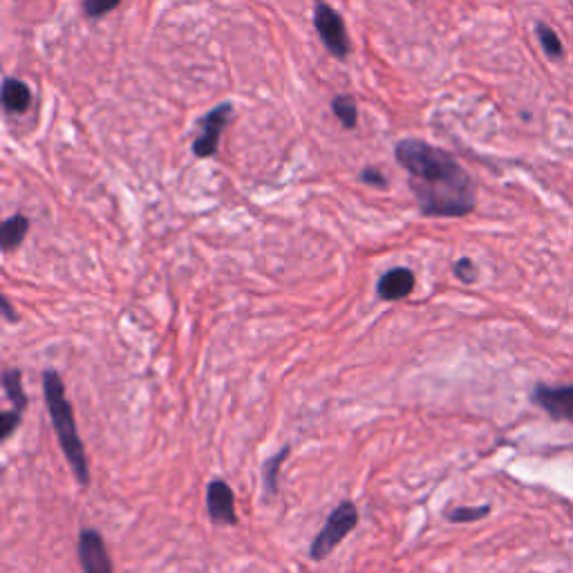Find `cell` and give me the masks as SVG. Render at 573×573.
I'll return each mask as SVG.
<instances>
[{
	"label": "cell",
	"mask_w": 573,
	"mask_h": 573,
	"mask_svg": "<svg viewBox=\"0 0 573 573\" xmlns=\"http://www.w3.org/2000/svg\"><path fill=\"white\" fill-rule=\"evenodd\" d=\"M359 520H361L359 506L352 500H343L341 504H336L332 513L327 515L323 529L318 531V535L314 538L312 547H309V558L314 562H323L325 558H330L338 544L359 526Z\"/></svg>",
	"instance_id": "obj_3"
},
{
	"label": "cell",
	"mask_w": 573,
	"mask_h": 573,
	"mask_svg": "<svg viewBox=\"0 0 573 573\" xmlns=\"http://www.w3.org/2000/svg\"><path fill=\"white\" fill-rule=\"evenodd\" d=\"M0 305H3V316H5V321H7V323H16V321H18V316H16L14 307H12V303H9V298H7V296H0Z\"/></svg>",
	"instance_id": "obj_21"
},
{
	"label": "cell",
	"mask_w": 573,
	"mask_h": 573,
	"mask_svg": "<svg viewBox=\"0 0 573 573\" xmlns=\"http://www.w3.org/2000/svg\"><path fill=\"white\" fill-rule=\"evenodd\" d=\"M79 562L83 573H115L108 547L97 529H83L79 535Z\"/></svg>",
	"instance_id": "obj_7"
},
{
	"label": "cell",
	"mask_w": 573,
	"mask_h": 573,
	"mask_svg": "<svg viewBox=\"0 0 573 573\" xmlns=\"http://www.w3.org/2000/svg\"><path fill=\"white\" fill-rule=\"evenodd\" d=\"M21 419H23V412H18V410H5L3 415H0V437L3 439H9L16 432V428L21 426Z\"/></svg>",
	"instance_id": "obj_18"
},
{
	"label": "cell",
	"mask_w": 573,
	"mask_h": 573,
	"mask_svg": "<svg viewBox=\"0 0 573 573\" xmlns=\"http://www.w3.org/2000/svg\"><path fill=\"white\" fill-rule=\"evenodd\" d=\"M314 25L316 32L321 36V41L325 43V48L330 50L338 59H345L347 52H350V41H347V32H345V23L343 18L338 16V12L318 0L316 9H314Z\"/></svg>",
	"instance_id": "obj_4"
},
{
	"label": "cell",
	"mask_w": 573,
	"mask_h": 573,
	"mask_svg": "<svg viewBox=\"0 0 573 573\" xmlns=\"http://www.w3.org/2000/svg\"><path fill=\"white\" fill-rule=\"evenodd\" d=\"M206 509L215 526H238L240 518L236 513V495L224 479H213L206 486Z\"/></svg>",
	"instance_id": "obj_6"
},
{
	"label": "cell",
	"mask_w": 573,
	"mask_h": 573,
	"mask_svg": "<svg viewBox=\"0 0 573 573\" xmlns=\"http://www.w3.org/2000/svg\"><path fill=\"white\" fill-rule=\"evenodd\" d=\"M394 155L410 175V191L426 218H464L475 209L471 175L446 150L421 139H401Z\"/></svg>",
	"instance_id": "obj_1"
},
{
	"label": "cell",
	"mask_w": 573,
	"mask_h": 573,
	"mask_svg": "<svg viewBox=\"0 0 573 573\" xmlns=\"http://www.w3.org/2000/svg\"><path fill=\"white\" fill-rule=\"evenodd\" d=\"M119 3H121V0H86V5H83V9H86V16L99 18L103 14L112 12V9H115Z\"/></svg>",
	"instance_id": "obj_19"
},
{
	"label": "cell",
	"mask_w": 573,
	"mask_h": 573,
	"mask_svg": "<svg viewBox=\"0 0 573 573\" xmlns=\"http://www.w3.org/2000/svg\"><path fill=\"white\" fill-rule=\"evenodd\" d=\"M415 274L408 267H394L388 269L385 274L379 278L377 283V296L385 303H394V300H403L408 298L412 291H415Z\"/></svg>",
	"instance_id": "obj_9"
},
{
	"label": "cell",
	"mask_w": 573,
	"mask_h": 573,
	"mask_svg": "<svg viewBox=\"0 0 573 573\" xmlns=\"http://www.w3.org/2000/svg\"><path fill=\"white\" fill-rule=\"evenodd\" d=\"M43 394H45V406L50 412L52 428L56 432V439H59V446L63 450L65 459L72 468V475L77 479L79 486H90V464H88V453L86 446H83L77 421H74V410L72 403L65 397V385L61 374L56 370H45L43 372Z\"/></svg>",
	"instance_id": "obj_2"
},
{
	"label": "cell",
	"mask_w": 573,
	"mask_h": 573,
	"mask_svg": "<svg viewBox=\"0 0 573 573\" xmlns=\"http://www.w3.org/2000/svg\"><path fill=\"white\" fill-rule=\"evenodd\" d=\"M32 103V92L23 81L7 77L3 81V106L7 112H25Z\"/></svg>",
	"instance_id": "obj_10"
},
{
	"label": "cell",
	"mask_w": 573,
	"mask_h": 573,
	"mask_svg": "<svg viewBox=\"0 0 573 573\" xmlns=\"http://www.w3.org/2000/svg\"><path fill=\"white\" fill-rule=\"evenodd\" d=\"M538 36H540V43H542L544 52H547L551 59H560V56H562V43L556 36V32H553L551 27H547V25H538Z\"/></svg>",
	"instance_id": "obj_16"
},
{
	"label": "cell",
	"mask_w": 573,
	"mask_h": 573,
	"mask_svg": "<svg viewBox=\"0 0 573 573\" xmlns=\"http://www.w3.org/2000/svg\"><path fill=\"white\" fill-rule=\"evenodd\" d=\"M453 274L459 280H462V283L473 285L475 280H477V276H479V269H477V265L471 258H459L453 265Z\"/></svg>",
	"instance_id": "obj_17"
},
{
	"label": "cell",
	"mask_w": 573,
	"mask_h": 573,
	"mask_svg": "<svg viewBox=\"0 0 573 573\" xmlns=\"http://www.w3.org/2000/svg\"><path fill=\"white\" fill-rule=\"evenodd\" d=\"M291 453V446H283L276 455H271L265 466H262V482H265V493L267 495H278V479H280V468L287 462V457Z\"/></svg>",
	"instance_id": "obj_12"
},
{
	"label": "cell",
	"mask_w": 573,
	"mask_h": 573,
	"mask_svg": "<svg viewBox=\"0 0 573 573\" xmlns=\"http://www.w3.org/2000/svg\"><path fill=\"white\" fill-rule=\"evenodd\" d=\"M332 110H334L336 119L341 121L345 128L352 130L356 126V121H359V106H356V101L352 97H347V95L336 97L332 101Z\"/></svg>",
	"instance_id": "obj_15"
},
{
	"label": "cell",
	"mask_w": 573,
	"mask_h": 573,
	"mask_svg": "<svg viewBox=\"0 0 573 573\" xmlns=\"http://www.w3.org/2000/svg\"><path fill=\"white\" fill-rule=\"evenodd\" d=\"M533 403L551 419L573 421V383L571 385H538L533 390Z\"/></svg>",
	"instance_id": "obj_8"
},
{
	"label": "cell",
	"mask_w": 573,
	"mask_h": 573,
	"mask_svg": "<svg viewBox=\"0 0 573 573\" xmlns=\"http://www.w3.org/2000/svg\"><path fill=\"white\" fill-rule=\"evenodd\" d=\"M3 390L5 397L12 401L14 410L25 412L27 408V394L23 390V372L18 368H7L3 372Z\"/></svg>",
	"instance_id": "obj_13"
},
{
	"label": "cell",
	"mask_w": 573,
	"mask_h": 573,
	"mask_svg": "<svg viewBox=\"0 0 573 573\" xmlns=\"http://www.w3.org/2000/svg\"><path fill=\"white\" fill-rule=\"evenodd\" d=\"M233 117V106L231 103H220L218 108H213L209 115H204L200 119V135L195 137L193 142V153L197 157H211L218 153V144H220V137L224 133V128Z\"/></svg>",
	"instance_id": "obj_5"
},
{
	"label": "cell",
	"mask_w": 573,
	"mask_h": 573,
	"mask_svg": "<svg viewBox=\"0 0 573 573\" xmlns=\"http://www.w3.org/2000/svg\"><path fill=\"white\" fill-rule=\"evenodd\" d=\"M491 513V506L482 504V506H455V509L446 511V520L453 524H471L477 520L488 518Z\"/></svg>",
	"instance_id": "obj_14"
},
{
	"label": "cell",
	"mask_w": 573,
	"mask_h": 573,
	"mask_svg": "<svg viewBox=\"0 0 573 573\" xmlns=\"http://www.w3.org/2000/svg\"><path fill=\"white\" fill-rule=\"evenodd\" d=\"M359 180H361L363 184L379 186V189H385V186H388V180H385V175H383L381 171H377V168H365Z\"/></svg>",
	"instance_id": "obj_20"
},
{
	"label": "cell",
	"mask_w": 573,
	"mask_h": 573,
	"mask_svg": "<svg viewBox=\"0 0 573 573\" xmlns=\"http://www.w3.org/2000/svg\"><path fill=\"white\" fill-rule=\"evenodd\" d=\"M27 231H30V220H27L21 213L12 215V218H7L3 222V229H0V247H3L5 253L21 247Z\"/></svg>",
	"instance_id": "obj_11"
}]
</instances>
